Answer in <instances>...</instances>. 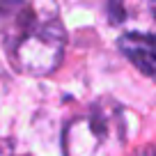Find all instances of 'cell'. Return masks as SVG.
I'll return each mask as SVG.
<instances>
[{
  "mask_svg": "<svg viewBox=\"0 0 156 156\" xmlns=\"http://www.w3.org/2000/svg\"><path fill=\"white\" fill-rule=\"evenodd\" d=\"M126 142V126L119 106L97 101L64 126V156H119Z\"/></svg>",
  "mask_w": 156,
  "mask_h": 156,
  "instance_id": "7a4b0ae2",
  "label": "cell"
},
{
  "mask_svg": "<svg viewBox=\"0 0 156 156\" xmlns=\"http://www.w3.org/2000/svg\"><path fill=\"white\" fill-rule=\"evenodd\" d=\"M108 19L122 32L156 37V0H108Z\"/></svg>",
  "mask_w": 156,
  "mask_h": 156,
  "instance_id": "3957f363",
  "label": "cell"
},
{
  "mask_svg": "<svg viewBox=\"0 0 156 156\" xmlns=\"http://www.w3.org/2000/svg\"><path fill=\"white\" fill-rule=\"evenodd\" d=\"M138 156H156V149H154V147H147V149H142Z\"/></svg>",
  "mask_w": 156,
  "mask_h": 156,
  "instance_id": "8992f818",
  "label": "cell"
},
{
  "mask_svg": "<svg viewBox=\"0 0 156 156\" xmlns=\"http://www.w3.org/2000/svg\"><path fill=\"white\" fill-rule=\"evenodd\" d=\"M119 51L126 55L131 64H136L147 78L156 83V37L140 32H124L119 37Z\"/></svg>",
  "mask_w": 156,
  "mask_h": 156,
  "instance_id": "277c9868",
  "label": "cell"
},
{
  "mask_svg": "<svg viewBox=\"0 0 156 156\" xmlns=\"http://www.w3.org/2000/svg\"><path fill=\"white\" fill-rule=\"evenodd\" d=\"M0 156H23L19 151H14L12 147H0Z\"/></svg>",
  "mask_w": 156,
  "mask_h": 156,
  "instance_id": "5b68a950",
  "label": "cell"
},
{
  "mask_svg": "<svg viewBox=\"0 0 156 156\" xmlns=\"http://www.w3.org/2000/svg\"><path fill=\"white\" fill-rule=\"evenodd\" d=\"M0 34L21 73L48 76L62 62L67 32L51 0H0Z\"/></svg>",
  "mask_w": 156,
  "mask_h": 156,
  "instance_id": "6da1fadb",
  "label": "cell"
}]
</instances>
